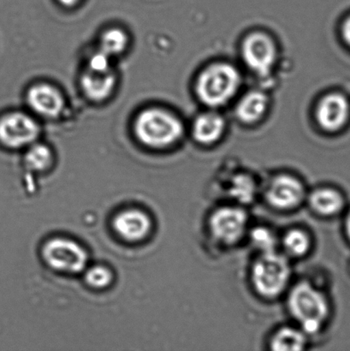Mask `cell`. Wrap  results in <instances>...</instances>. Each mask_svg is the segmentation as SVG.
<instances>
[{"label": "cell", "instance_id": "obj_1", "mask_svg": "<svg viewBox=\"0 0 350 351\" xmlns=\"http://www.w3.org/2000/svg\"><path fill=\"white\" fill-rule=\"evenodd\" d=\"M288 311L308 336L318 335L330 316L331 305L327 295L308 280H300L290 285L287 291Z\"/></svg>", "mask_w": 350, "mask_h": 351}, {"label": "cell", "instance_id": "obj_2", "mask_svg": "<svg viewBox=\"0 0 350 351\" xmlns=\"http://www.w3.org/2000/svg\"><path fill=\"white\" fill-rule=\"evenodd\" d=\"M291 278L290 260L279 250L256 254L250 269V281L260 297L275 299L286 293Z\"/></svg>", "mask_w": 350, "mask_h": 351}, {"label": "cell", "instance_id": "obj_3", "mask_svg": "<svg viewBox=\"0 0 350 351\" xmlns=\"http://www.w3.org/2000/svg\"><path fill=\"white\" fill-rule=\"evenodd\" d=\"M241 84L238 69L232 64L218 63L202 72L197 80V92L205 105L217 108L231 101Z\"/></svg>", "mask_w": 350, "mask_h": 351}, {"label": "cell", "instance_id": "obj_4", "mask_svg": "<svg viewBox=\"0 0 350 351\" xmlns=\"http://www.w3.org/2000/svg\"><path fill=\"white\" fill-rule=\"evenodd\" d=\"M135 130L140 142L152 147L173 145L184 133L183 125L177 117L157 108L140 112Z\"/></svg>", "mask_w": 350, "mask_h": 351}, {"label": "cell", "instance_id": "obj_5", "mask_svg": "<svg viewBox=\"0 0 350 351\" xmlns=\"http://www.w3.org/2000/svg\"><path fill=\"white\" fill-rule=\"evenodd\" d=\"M249 227V217L245 206L235 203L214 209L208 221L212 239L225 247L235 246L245 239Z\"/></svg>", "mask_w": 350, "mask_h": 351}, {"label": "cell", "instance_id": "obj_6", "mask_svg": "<svg viewBox=\"0 0 350 351\" xmlns=\"http://www.w3.org/2000/svg\"><path fill=\"white\" fill-rule=\"evenodd\" d=\"M308 191L301 179L290 174L274 176L262 187L260 195L270 208L291 211L306 202Z\"/></svg>", "mask_w": 350, "mask_h": 351}, {"label": "cell", "instance_id": "obj_7", "mask_svg": "<svg viewBox=\"0 0 350 351\" xmlns=\"http://www.w3.org/2000/svg\"><path fill=\"white\" fill-rule=\"evenodd\" d=\"M43 259L54 270L78 274L88 263V254L80 244L67 239L56 237L45 244Z\"/></svg>", "mask_w": 350, "mask_h": 351}, {"label": "cell", "instance_id": "obj_8", "mask_svg": "<svg viewBox=\"0 0 350 351\" xmlns=\"http://www.w3.org/2000/svg\"><path fill=\"white\" fill-rule=\"evenodd\" d=\"M40 135V127L30 116L13 112L0 119V143L12 149L32 145Z\"/></svg>", "mask_w": 350, "mask_h": 351}, {"label": "cell", "instance_id": "obj_9", "mask_svg": "<svg viewBox=\"0 0 350 351\" xmlns=\"http://www.w3.org/2000/svg\"><path fill=\"white\" fill-rule=\"evenodd\" d=\"M242 53L245 64L260 77L269 75L276 62L275 45L270 37L262 33L247 37L242 44Z\"/></svg>", "mask_w": 350, "mask_h": 351}, {"label": "cell", "instance_id": "obj_10", "mask_svg": "<svg viewBox=\"0 0 350 351\" xmlns=\"http://www.w3.org/2000/svg\"><path fill=\"white\" fill-rule=\"evenodd\" d=\"M350 106L347 98L341 94L328 95L322 99L317 108V120L327 132L341 130L347 123Z\"/></svg>", "mask_w": 350, "mask_h": 351}, {"label": "cell", "instance_id": "obj_11", "mask_svg": "<svg viewBox=\"0 0 350 351\" xmlns=\"http://www.w3.org/2000/svg\"><path fill=\"white\" fill-rule=\"evenodd\" d=\"M113 228L123 240L140 242L149 235L152 220L146 213L138 209H128L119 213L113 219Z\"/></svg>", "mask_w": 350, "mask_h": 351}, {"label": "cell", "instance_id": "obj_12", "mask_svg": "<svg viewBox=\"0 0 350 351\" xmlns=\"http://www.w3.org/2000/svg\"><path fill=\"white\" fill-rule=\"evenodd\" d=\"M27 101L30 108L44 118H57L64 108L60 92L48 84H37L31 88L27 93Z\"/></svg>", "mask_w": 350, "mask_h": 351}, {"label": "cell", "instance_id": "obj_13", "mask_svg": "<svg viewBox=\"0 0 350 351\" xmlns=\"http://www.w3.org/2000/svg\"><path fill=\"white\" fill-rule=\"evenodd\" d=\"M311 211L318 216L334 217L342 212L345 205L340 191L328 186H322L308 192L306 202Z\"/></svg>", "mask_w": 350, "mask_h": 351}, {"label": "cell", "instance_id": "obj_14", "mask_svg": "<svg viewBox=\"0 0 350 351\" xmlns=\"http://www.w3.org/2000/svg\"><path fill=\"white\" fill-rule=\"evenodd\" d=\"M310 337L296 324L280 326L271 335L268 345L274 351H301L308 348Z\"/></svg>", "mask_w": 350, "mask_h": 351}, {"label": "cell", "instance_id": "obj_15", "mask_svg": "<svg viewBox=\"0 0 350 351\" xmlns=\"http://www.w3.org/2000/svg\"><path fill=\"white\" fill-rule=\"evenodd\" d=\"M313 246V240L307 230L292 227L279 237L280 252L290 260L301 259L308 256Z\"/></svg>", "mask_w": 350, "mask_h": 351}, {"label": "cell", "instance_id": "obj_16", "mask_svg": "<svg viewBox=\"0 0 350 351\" xmlns=\"http://www.w3.org/2000/svg\"><path fill=\"white\" fill-rule=\"evenodd\" d=\"M116 85V75L111 71L96 72L87 70L82 77L85 95L92 101H101L112 94Z\"/></svg>", "mask_w": 350, "mask_h": 351}, {"label": "cell", "instance_id": "obj_17", "mask_svg": "<svg viewBox=\"0 0 350 351\" xmlns=\"http://www.w3.org/2000/svg\"><path fill=\"white\" fill-rule=\"evenodd\" d=\"M225 128V120L221 115L215 112H205L195 119L193 126L194 137L199 143L209 145L221 138Z\"/></svg>", "mask_w": 350, "mask_h": 351}, {"label": "cell", "instance_id": "obj_18", "mask_svg": "<svg viewBox=\"0 0 350 351\" xmlns=\"http://www.w3.org/2000/svg\"><path fill=\"white\" fill-rule=\"evenodd\" d=\"M228 194L235 204L246 206L255 202L260 194V186L252 176L245 173L236 175L228 186Z\"/></svg>", "mask_w": 350, "mask_h": 351}, {"label": "cell", "instance_id": "obj_19", "mask_svg": "<svg viewBox=\"0 0 350 351\" xmlns=\"http://www.w3.org/2000/svg\"><path fill=\"white\" fill-rule=\"evenodd\" d=\"M268 106V99L264 93L252 91L240 101L236 114L242 122L252 123L262 118Z\"/></svg>", "mask_w": 350, "mask_h": 351}, {"label": "cell", "instance_id": "obj_20", "mask_svg": "<svg viewBox=\"0 0 350 351\" xmlns=\"http://www.w3.org/2000/svg\"><path fill=\"white\" fill-rule=\"evenodd\" d=\"M246 239L257 254L273 252L279 250V237L273 229L266 226L249 227Z\"/></svg>", "mask_w": 350, "mask_h": 351}, {"label": "cell", "instance_id": "obj_21", "mask_svg": "<svg viewBox=\"0 0 350 351\" xmlns=\"http://www.w3.org/2000/svg\"><path fill=\"white\" fill-rule=\"evenodd\" d=\"M128 37L123 30L111 29L102 34L99 40V50L110 57L116 56L125 50Z\"/></svg>", "mask_w": 350, "mask_h": 351}, {"label": "cell", "instance_id": "obj_22", "mask_svg": "<svg viewBox=\"0 0 350 351\" xmlns=\"http://www.w3.org/2000/svg\"><path fill=\"white\" fill-rule=\"evenodd\" d=\"M53 161V154L44 144L33 143L25 154V163L31 170L41 171L47 169Z\"/></svg>", "mask_w": 350, "mask_h": 351}, {"label": "cell", "instance_id": "obj_23", "mask_svg": "<svg viewBox=\"0 0 350 351\" xmlns=\"http://www.w3.org/2000/svg\"><path fill=\"white\" fill-rule=\"evenodd\" d=\"M85 280L91 287L103 289L108 287L112 280L111 271L105 267L95 266L87 271Z\"/></svg>", "mask_w": 350, "mask_h": 351}, {"label": "cell", "instance_id": "obj_24", "mask_svg": "<svg viewBox=\"0 0 350 351\" xmlns=\"http://www.w3.org/2000/svg\"><path fill=\"white\" fill-rule=\"evenodd\" d=\"M88 70L96 72H108L111 71V57L99 50L88 62Z\"/></svg>", "mask_w": 350, "mask_h": 351}, {"label": "cell", "instance_id": "obj_25", "mask_svg": "<svg viewBox=\"0 0 350 351\" xmlns=\"http://www.w3.org/2000/svg\"><path fill=\"white\" fill-rule=\"evenodd\" d=\"M342 36L346 43L350 47V16L345 21L344 26H342Z\"/></svg>", "mask_w": 350, "mask_h": 351}, {"label": "cell", "instance_id": "obj_26", "mask_svg": "<svg viewBox=\"0 0 350 351\" xmlns=\"http://www.w3.org/2000/svg\"><path fill=\"white\" fill-rule=\"evenodd\" d=\"M345 225L346 234H347L348 239L350 241V210L347 216H346Z\"/></svg>", "mask_w": 350, "mask_h": 351}, {"label": "cell", "instance_id": "obj_27", "mask_svg": "<svg viewBox=\"0 0 350 351\" xmlns=\"http://www.w3.org/2000/svg\"><path fill=\"white\" fill-rule=\"evenodd\" d=\"M79 1H80V0H60V2L63 3L65 6H73Z\"/></svg>", "mask_w": 350, "mask_h": 351}]
</instances>
